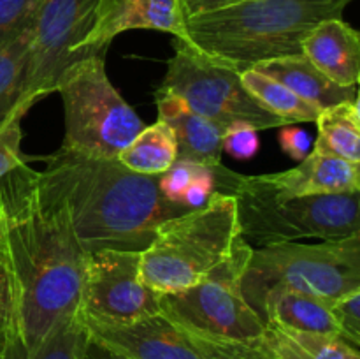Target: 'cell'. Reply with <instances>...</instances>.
<instances>
[{
	"instance_id": "obj_19",
	"label": "cell",
	"mask_w": 360,
	"mask_h": 359,
	"mask_svg": "<svg viewBox=\"0 0 360 359\" xmlns=\"http://www.w3.org/2000/svg\"><path fill=\"white\" fill-rule=\"evenodd\" d=\"M264 324H278L308 333L340 336L330 305L323 299L294 291H278L266 299L262 306Z\"/></svg>"
},
{
	"instance_id": "obj_28",
	"label": "cell",
	"mask_w": 360,
	"mask_h": 359,
	"mask_svg": "<svg viewBox=\"0 0 360 359\" xmlns=\"http://www.w3.org/2000/svg\"><path fill=\"white\" fill-rule=\"evenodd\" d=\"M204 165L190 160H176L171 168L158 176V187L162 194L172 203H181L186 189L192 185L193 180L204 171Z\"/></svg>"
},
{
	"instance_id": "obj_13",
	"label": "cell",
	"mask_w": 360,
	"mask_h": 359,
	"mask_svg": "<svg viewBox=\"0 0 360 359\" xmlns=\"http://www.w3.org/2000/svg\"><path fill=\"white\" fill-rule=\"evenodd\" d=\"M360 164L345 158L329 157L311 151L294 169L269 175H236L234 187L271 194L278 197L330 196V194L360 192ZM229 190V194H231Z\"/></svg>"
},
{
	"instance_id": "obj_6",
	"label": "cell",
	"mask_w": 360,
	"mask_h": 359,
	"mask_svg": "<svg viewBox=\"0 0 360 359\" xmlns=\"http://www.w3.org/2000/svg\"><path fill=\"white\" fill-rule=\"evenodd\" d=\"M56 92L65 115V150L116 158L146 127L109 81L102 55L74 62L60 77Z\"/></svg>"
},
{
	"instance_id": "obj_21",
	"label": "cell",
	"mask_w": 360,
	"mask_h": 359,
	"mask_svg": "<svg viewBox=\"0 0 360 359\" xmlns=\"http://www.w3.org/2000/svg\"><path fill=\"white\" fill-rule=\"evenodd\" d=\"M127 169L139 175L160 176L178 160V143L171 127L162 120L144 127L118 157Z\"/></svg>"
},
{
	"instance_id": "obj_4",
	"label": "cell",
	"mask_w": 360,
	"mask_h": 359,
	"mask_svg": "<svg viewBox=\"0 0 360 359\" xmlns=\"http://www.w3.org/2000/svg\"><path fill=\"white\" fill-rule=\"evenodd\" d=\"M241 239L234 196L213 192L202 208L164 222L141 253V280L158 294L202 282Z\"/></svg>"
},
{
	"instance_id": "obj_12",
	"label": "cell",
	"mask_w": 360,
	"mask_h": 359,
	"mask_svg": "<svg viewBox=\"0 0 360 359\" xmlns=\"http://www.w3.org/2000/svg\"><path fill=\"white\" fill-rule=\"evenodd\" d=\"M83 324L91 336L132 359H262L252 345L211 340L162 313L125 326Z\"/></svg>"
},
{
	"instance_id": "obj_1",
	"label": "cell",
	"mask_w": 360,
	"mask_h": 359,
	"mask_svg": "<svg viewBox=\"0 0 360 359\" xmlns=\"http://www.w3.org/2000/svg\"><path fill=\"white\" fill-rule=\"evenodd\" d=\"M0 236L14 284L16 336L34 354L77 312L88 253L65 208L42 192L27 164L0 180Z\"/></svg>"
},
{
	"instance_id": "obj_18",
	"label": "cell",
	"mask_w": 360,
	"mask_h": 359,
	"mask_svg": "<svg viewBox=\"0 0 360 359\" xmlns=\"http://www.w3.org/2000/svg\"><path fill=\"white\" fill-rule=\"evenodd\" d=\"M252 347L262 359H360L357 348L343 338L290 329L273 322L266 324Z\"/></svg>"
},
{
	"instance_id": "obj_32",
	"label": "cell",
	"mask_w": 360,
	"mask_h": 359,
	"mask_svg": "<svg viewBox=\"0 0 360 359\" xmlns=\"http://www.w3.org/2000/svg\"><path fill=\"white\" fill-rule=\"evenodd\" d=\"M214 192V178L210 169H204L199 176L192 182V185L186 189L183 204H186L192 210L202 208L210 201L211 194Z\"/></svg>"
},
{
	"instance_id": "obj_11",
	"label": "cell",
	"mask_w": 360,
	"mask_h": 359,
	"mask_svg": "<svg viewBox=\"0 0 360 359\" xmlns=\"http://www.w3.org/2000/svg\"><path fill=\"white\" fill-rule=\"evenodd\" d=\"M97 0H42L34 25L20 104L56 92L62 74L84 58L77 48L94 23Z\"/></svg>"
},
{
	"instance_id": "obj_5",
	"label": "cell",
	"mask_w": 360,
	"mask_h": 359,
	"mask_svg": "<svg viewBox=\"0 0 360 359\" xmlns=\"http://www.w3.org/2000/svg\"><path fill=\"white\" fill-rule=\"evenodd\" d=\"M355 289H360V234L319 245L290 241L252 248L241 278L243 296L259 317L278 291L330 303Z\"/></svg>"
},
{
	"instance_id": "obj_30",
	"label": "cell",
	"mask_w": 360,
	"mask_h": 359,
	"mask_svg": "<svg viewBox=\"0 0 360 359\" xmlns=\"http://www.w3.org/2000/svg\"><path fill=\"white\" fill-rule=\"evenodd\" d=\"M260 141L257 137V130L248 125H232L229 127L221 137V148L238 160H248L255 157L259 151Z\"/></svg>"
},
{
	"instance_id": "obj_27",
	"label": "cell",
	"mask_w": 360,
	"mask_h": 359,
	"mask_svg": "<svg viewBox=\"0 0 360 359\" xmlns=\"http://www.w3.org/2000/svg\"><path fill=\"white\" fill-rule=\"evenodd\" d=\"M330 312L336 319L340 338L359 348L360 344V289L348 292L329 303Z\"/></svg>"
},
{
	"instance_id": "obj_20",
	"label": "cell",
	"mask_w": 360,
	"mask_h": 359,
	"mask_svg": "<svg viewBox=\"0 0 360 359\" xmlns=\"http://www.w3.org/2000/svg\"><path fill=\"white\" fill-rule=\"evenodd\" d=\"M319 137L313 151L360 164V108L359 99L330 106L315 120Z\"/></svg>"
},
{
	"instance_id": "obj_29",
	"label": "cell",
	"mask_w": 360,
	"mask_h": 359,
	"mask_svg": "<svg viewBox=\"0 0 360 359\" xmlns=\"http://www.w3.org/2000/svg\"><path fill=\"white\" fill-rule=\"evenodd\" d=\"M0 327L16 334V298L6 246L0 236Z\"/></svg>"
},
{
	"instance_id": "obj_31",
	"label": "cell",
	"mask_w": 360,
	"mask_h": 359,
	"mask_svg": "<svg viewBox=\"0 0 360 359\" xmlns=\"http://www.w3.org/2000/svg\"><path fill=\"white\" fill-rule=\"evenodd\" d=\"M278 139H280L281 150H283L287 155H290L292 158H295V160L301 162L302 158L308 155L309 136L306 130L299 129V127H292V125L280 127Z\"/></svg>"
},
{
	"instance_id": "obj_34",
	"label": "cell",
	"mask_w": 360,
	"mask_h": 359,
	"mask_svg": "<svg viewBox=\"0 0 360 359\" xmlns=\"http://www.w3.org/2000/svg\"><path fill=\"white\" fill-rule=\"evenodd\" d=\"M81 359H132V358H129V355L123 354V352H118L115 351V348L108 347V345L98 341L97 338H94L90 333H88Z\"/></svg>"
},
{
	"instance_id": "obj_16",
	"label": "cell",
	"mask_w": 360,
	"mask_h": 359,
	"mask_svg": "<svg viewBox=\"0 0 360 359\" xmlns=\"http://www.w3.org/2000/svg\"><path fill=\"white\" fill-rule=\"evenodd\" d=\"M302 53L329 80L357 87L360 80V34L343 18L316 25L302 41Z\"/></svg>"
},
{
	"instance_id": "obj_25",
	"label": "cell",
	"mask_w": 360,
	"mask_h": 359,
	"mask_svg": "<svg viewBox=\"0 0 360 359\" xmlns=\"http://www.w3.org/2000/svg\"><path fill=\"white\" fill-rule=\"evenodd\" d=\"M42 0H0V48L34 32Z\"/></svg>"
},
{
	"instance_id": "obj_35",
	"label": "cell",
	"mask_w": 360,
	"mask_h": 359,
	"mask_svg": "<svg viewBox=\"0 0 360 359\" xmlns=\"http://www.w3.org/2000/svg\"><path fill=\"white\" fill-rule=\"evenodd\" d=\"M13 336H14V333H11V331H6V329H2V327H0V358L6 354L7 347H9Z\"/></svg>"
},
{
	"instance_id": "obj_17",
	"label": "cell",
	"mask_w": 360,
	"mask_h": 359,
	"mask_svg": "<svg viewBox=\"0 0 360 359\" xmlns=\"http://www.w3.org/2000/svg\"><path fill=\"white\" fill-rule=\"evenodd\" d=\"M253 69L264 76L280 81L295 95L320 109L359 99L357 87H341L334 83L319 67L313 65L304 53L267 60Z\"/></svg>"
},
{
	"instance_id": "obj_14",
	"label": "cell",
	"mask_w": 360,
	"mask_h": 359,
	"mask_svg": "<svg viewBox=\"0 0 360 359\" xmlns=\"http://www.w3.org/2000/svg\"><path fill=\"white\" fill-rule=\"evenodd\" d=\"M127 30L167 32L185 39V16L179 0H97L94 23L77 51L101 55L116 35Z\"/></svg>"
},
{
	"instance_id": "obj_33",
	"label": "cell",
	"mask_w": 360,
	"mask_h": 359,
	"mask_svg": "<svg viewBox=\"0 0 360 359\" xmlns=\"http://www.w3.org/2000/svg\"><path fill=\"white\" fill-rule=\"evenodd\" d=\"M238 2H243V0H179V6H181L183 16L186 20V18L195 16V14L224 9V7H229Z\"/></svg>"
},
{
	"instance_id": "obj_22",
	"label": "cell",
	"mask_w": 360,
	"mask_h": 359,
	"mask_svg": "<svg viewBox=\"0 0 360 359\" xmlns=\"http://www.w3.org/2000/svg\"><path fill=\"white\" fill-rule=\"evenodd\" d=\"M243 84L246 90L273 115L287 120L288 123L294 122H315L316 116L322 109L309 104L304 99L295 95L290 88L285 87L280 81L269 76L257 73L255 69H248L239 73Z\"/></svg>"
},
{
	"instance_id": "obj_9",
	"label": "cell",
	"mask_w": 360,
	"mask_h": 359,
	"mask_svg": "<svg viewBox=\"0 0 360 359\" xmlns=\"http://www.w3.org/2000/svg\"><path fill=\"white\" fill-rule=\"evenodd\" d=\"M158 90L181 99L224 132L232 125H248L257 132L290 125L246 90L238 70L213 62L181 39L174 37V55Z\"/></svg>"
},
{
	"instance_id": "obj_8",
	"label": "cell",
	"mask_w": 360,
	"mask_h": 359,
	"mask_svg": "<svg viewBox=\"0 0 360 359\" xmlns=\"http://www.w3.org/2000/svg\"><path fill=\"white\" fill-rule=\"evenodd\" d=\"M250 253L252 246L241 238L231 257L202 282L158 296L162 315L211 340L252 345L266 324L246 303L241 291Z\"/></svg>"
},
{
	"instance_id": "obj_15",
	"label": "cell",
	"mask_w": 360,
	"mask_h": 359,
	"mask_svg": "<svg viewBox=\"0 0 360 359\" xmlns=\"http://www.w3.org/2000/svg\"><path fill=\"white\" fill-rule=\"evenodd\" d=\"M155 101L158 108V120L167 123L176 136L178 160L197 162L210 169L213 178L217 180L227 169L221 164L224 130L192 111L176 95L157 90Z\"/></svg>"
},
{
	"instance_id": "obj_3",
	"label": "cell",
	"mask_w": 360,
	"mask_h": 359,
	"mask_svg": "<svg viewBox=\"0 0 360 359\" xmlns=\"http://www.w3.org/2000/svg\"><path fill=\"white\" fill-rule=\"evenodd\" d=\"M352 0H243L185 20L186 44L238 73L302 53L306 35Z\"/></svg>"
},
{
	"instance_id": "obj_24",
	"label": "cell",
	"mask_w": 360,
	"mask_h": 359,
	"mask_svg": "<svg viewBox=\"0 0 360 359\" xmlns=\"http://www.w3.org/2000/svg\"><path fill=\"white\" fill-rule=\"evenodd\" d=\"M32 35L34 32H28L0 48V125L20 104Z\"/></svg>"
},
{
	"instance_id": "obj_2",
	"label": "cell",
	"mask_w": 360,
	"mask_h": 359,
	"mask_svg": "<svg viewBox=\"0 0 360 359\" xmlns=\"http://www.w3.org/2000/svg\"><path fill=\"white\" fill-rule=\"evenodd\" d=\"M44 160V171H37L39 187L65 208L86 253L143 252L164 222L192 210L169 201L158 187V176L130 171L118 158L60 148Z\"/></svg>"
},
{
	"instance_id": "obj_7",
	"label": "cell",
	"mask_w": 360,
	"mask_h": 359,
	"mask_svg": "<svg viewBox=\"0 0 360 359\" xmlns=\"http://www.w3.org/2000/svg\"><path fill=\"white\" fill-rule=\"evenodd\" d=\"M360 192L278 197L234 187L239 236L252 248L319 238L323 241L360 234Z\"/></svg>"
},
{
	"instance_id": "obj_10",
	"label": "cell",
	"mask_w": 360,
	"mask_h": 359,
	"mask_svg": "<svg viewBox=\"0 0 360 359\" xmlns=\"http://www.w3.org/2000/svg\"><path fill=\"white\" fill-rule=\"evenodd\" d=\"M139 250L88 253L77 312L84 322L125 326L160 313L158 292L141 280Z\"/></svg>"
},
{
	"instance_id": "obj_23",
	"label": "cell",
	"mask_w": 360,
	"mask_h": 359,
	"mask_svg": "<svg viewBox=\"0 0 360 359\" xmlns=\"http://www.w3.org/2000/svg\"><path fill=\"white\" fill-rule=\"evenodd\" d=\"M86 338V326L81 320L79 312H76L62 320L34 354H27L21 341L14 334L6 354L0 359H81Z\"/></svg>"
},
{
	"instance_id": "obj_26",
	"label": "cell",
	"mask_w": 360,
	"mask_h": 359,
	"mask_svg": "<svg viewBox=\"0 0 360 359\" xmlns=\"http://www.w3.org/2000/svg\"><path fill=\"white\" fill-rule=\"evenodd\" d=\"M30 108L32 106L21 102L0 125V180L6 178L18 165L25 164L23 151H21V139H23L21 122Z\"/></svg>"
}]
</instances>
